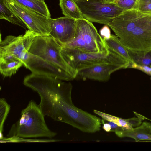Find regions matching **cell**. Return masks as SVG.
Returning <instances> with one entry per match:
<instances>
[{
  "label": "cell",
  "mask_w": 151,
  "mask_h": 151,
  "mask_svg": "<svg viewBox=\"0 0 151 151\" xmlns=\"http://www.w3.org/2000/svg\"><path fill=\"white\" fill-rule=\"evenodd\" d=\"M132 9L142 11L151 12V0H136Z\"/></svg>",
  "instance_id": "cell-20"
},
{
  "label": "cell",
  "mask_w": 151,
  "mask_h": 151,
  "mask_svg": "<svg viewBox=\"0 0 151 151\" xmlns=\"http://www.w3.org/2000/svg\"><path fill=\"white\" fill-rule=\"evenodd\" d=\"M83 18L107 25L124 10L113 3L103 0H75Z\"/></svg>",
  "instance_id": "cell-6"
},
{
  "label": "cell",
  "mask_w": 151,
  "mask_h": 151,
  "mask_svg": "<svg viewBox=\"0 0 151 151\" xmlns=\"http://www.w3.org/2000/svg\"><path fill=\"white\" fill-rule=\"evenodd\" d=\"M126 68L124 65L115 63L99 64L78 71L77 77H80L84 80L88 79L106 81L109 80L113 73Z\"/></svg>",
  "instance_id": "cell-10"
},
{
  "label": "cell",
  "mask_w": 151,
  "mask_h": 151,
  "mask_svg": "<svg viewBox=\"0 0 151 151\" xmlns=\"http://www.w3.org/2000/svg\"><path fill=\"white\" fill-rule=\"evenodd\" d=\"M129 50H151V12L124 11L107 24Z\"/></svg>",
  "instance_id": "cell-2"
},
{
  "label": "cell",
  "mask_w": 151,
  "mask_h": 151,
  "mask_svg": "<svg viewBox=\"0 0 151 151\" xmlns=\"http://www.w3.org/2000/svg\"><path fill=\"white\" fill-rule=\"evenodd\" d=\"M43 0V1H44V0Z\"/></svg>",
  "instance_id": "cell-26"
},
{
  "label": "cell",
  "mask_w": 151,
  "mask_h": 151,
  "mask_svg": "<svg viewBox=\"0 0 151 151\" xmlns=\"http://www.w3.org/2000/svg\"><path fill=\"white\" fill-rule=\"evenodd\" d=\"M100 33L101 36L104 39L109 38L111 35L110 29L106 25L100 29Z\"/></svg>",
  "instance_id": "cell-23"
},
{
  "label": "cell",
  "mask_w": 151,
  "mask_h": 151,
  "mask_svg": "<svg viewBox=\"0 0 151 151\" xmlns=\"http://www.w3.org/2000/svg\"><path fill=\"white\" fill-rule=\"evenodd\" d=\"M135 1L136 0H118L112 3L124 10L126 11L132 9Z\"/></svg>",
  "instance_id": "cell-21"
},
{
  "label": "cell",
  "mask_w": 151,
  "mask_h": 151,
  "mask_svg": "<svg viewBox=\"0 0 151 151\" xmlns=\"http://www.w3.org/2000/svg\"><path fill=\"white\" fill-rule=\"evenodd\" d=\"M23 63L20 61L0 58V72L4 77H11L15 74Z\"/></svg>",
  "instance_id": "cell-15"
},
{
  "label": "cell",
  "mask_w": 151,
  "mask_h": 151,
  "mask_svg": "<svg viewBox=\"0 0 151 151\" xmlns=\"http://www.w3.org/2000/svg\"><path fill=\"white\" fill-rule=\"evenodd\" d=\"M10 109V106L6 99H0V133H3L4 123Z\"/></svg>",
  "instance_id": "cell-19"
},
{
  "label": "cell",
  "mask_w": 151,
  "mask_h": 151,
  "mask_svg": "<svg viewBox=\"0 0 151 151\" xmlns=\"http://www.w3.org/2000/svg\"><path fill=\"white\" fill-rule=\"evenodd\" d=\"M93 112L102 119L116 123L122 127L124 130H130L133 127H138L142 124V121L147 119L144 116L135 112L134 113L137 115V117L125 119L96 110H94Z\"/></svg>",
  "instance_id": "cell-12"
},
{
  "label": "cell",
  "mask_w": 151,
  "mask_h": 151,
  "mask_svg": "<svg viewBox=\"0 0 151 151\" xmlns=\"http://www.w3.org/2000/svg\"><path fill=\"white\" fill-rule=\"evenodd\" d=\"M7 6L26 24L28 29L40 35H50L49 18L20 4L14 0H5Z\"/></svg>",
  "instance_id": "cell-8"
},
{
  "label": "cell",
  "mask_w": 151,
  "mask_h": 151,
  "mask_svg": "<svg viewBox=\"0 0 151 151\" xmlns=\"http://www.w3.org/2000/svg\"><path fill=\"white\" fill-rule=\"evenodd\" d=\"M52 36L61 46L72 41L74 38L76 20L70 17H63L49 19Z\"/></svg>",
  "instance_id": "cell-9"
},
{
  "label": "cell",
  "mask_w": 151,
  "mask_h": 151,
  "mask_svg": "<svg viewBox=\"0 0 151 151\" xmlns=\"http://www.w3.org/2000/svg\"><path fill=\"white\" fill-rule=\"evenodd\" d=\"M104 1L106 2H108L110 3H112L114 1L118 0H103Z\"/></svg>",
  "instance_id": "cell-25"
},
{
  "label": "cell",
  "mask_w": 151,
  "mask_h": 151,
  "mask_svg": "<svg viewBox=\"0 0 151 151\" xmlns=\"http://www.w3.org/2000/svg\"><path fill=\"white\" fill-rule=\"evenodd\" d=\"M108 47L107 50L102 52L90 53L61 46V53L67 63L78 72L95 65L105 63L119 64L129 68L130 63L128 61Z\"/></svg>",
  "instance_id": "cell-4"
},
{
  "label": "cell",
  "mask_w": 151,
  "mask_h": 151,
  "mask_svg": "<svg viewBox=\"0 0 151 151\" xmlns=\"http://www.w3.org/2000/svg\"><path fill=\"white\" fill-rule=\"evenodd\" d=\"M115 133L119 137L132 138L136 142L142 140L151 142V123L144 121L139 126L130 130H122L116 131Z\"/></svg>",
  "instance_id": "cell-11"
},
{
  "label": "cell",
  "mask_w": 151,
  "mask_h": 151,
  "mask_svg": "<svg viewBox=\"0 0 151 151\" xmlns=\"http://www.w3.org/2000/svg\"><path fill=\"white\" fill-rule=\"evenodd\" d=\"M128 51L134 63L139 65L147 66L151 68V50L142 52L129 50Z\"/></svg>",
  "instance_id": "cell-18"
},
{
  "label": "cell",
  "mask_w": 151,
  "mask_h": 151,
  "mask_svg": "<svg viewBox=\"0 0 151 151\" xmlns=\"http://www.w3.org/2000/svg\"><path fill=\"white\" fill-rule=\"evenodd\" d=\"M61 46L50 35L37 34L28 50L24 66L31 73L48 75L70 81L78 72L66 62L61 53Z\"/></svg>",
  "instance_id": "cell-1"
},
{
  "label": "cell",
  "mask_w": 151,
  "mask_h": 151,
  "mask_svg": "<svg viewBox=\"0 0 151 151\" xmlns=\"http://www.w3.org/2000/svg\"><path fill=\"white\" fill-rule=\"evenodd\" d=\"M38 13L48 18L51 15L44 1L41 0H14Z\"/></svg>",
  "instance_id": "cell-17"
},
{
  "label": "cell",
  "mask_w": 151,
  "mask_h": 151,
  "mask_svg": "<svg viewBox=\"0 0 151 151\" xmlns=\"http://www.w3.org/2000/svg\"><path fill=\"white\" fill-rule=\"evenodd\" d=\"M63 14L76 20L83 18L75 0H59Z\"/></svg>",
  "instance_id": "cell-14"
},
{
  "label": "cell",
  "mask_w": 151,
  "mask_h": 151,
  "mask_svg": "<svg viewBox=\"0 0 151 151\" xmlns=\"http://www.w3.org/2000/svg\"><path fill=\"white\" fill-rule=\"evenodd\" d=\"M37 34L28 29L24 35H9L0 43V58L21 61L24 65L28 56V50Z\"/></svg>",
  "instance_id": "cell-7"
},
{
  "label": "cell",
  "mask_w": 151,
  "mask_h": 151,
  "mask_svg": "<svg viewBox=\"0 0 151 151\" xmlns=\"http://www.w3.org/2000/svg\"><path fill=\"white\" fill-rule=\"evenodd\" d=\"M129 68H132L139 70L151 76V68L149 67L138 65L134 63L130 65Z\"/></svg>",
  "instance_id": "cell-22"
},
{
  "label": "cell",
  "mask_w": 151,
  "mask_h": 151,
  "mask_svg": "<svg viewBox=\"0 0 151 151\" xmlns=\"http://www.w3.org/2000/svg\"><path fill=\"white\" fill-rule=\"evenodd\" d=\"M0 19L6 20L23 28H27L23 21L6 5L5 0H0Z\"/></svg>",
  "instance_id": "cell-16"
},
{
  "label": "cell",
  "mask_w": 151,
  "mask_h": 151,
  "mask_svg": "<svg viewBox=\"0 0 151 151\" xmlns=\"http://www.w3.org/2000/svg\"><path fill=\"white\" fill-rule=\"evenodd\" d=\"M45 116L38 105L31 100L22 111L19 120L12 125L7 137L25 139L54 137L57 134L49 128Z\"/></svg>",
  "instance_id": "cell-3"
},
{
  "label": "cell",
  "mask_w": 151,
  "mask_h": 151,
  "mask_svg": "<svg viewBox=\"0 0 151 151\" xmlns=\"http://www.w3.org/2000/svg\"><path fill=\"white\" fill-rule=\"evenodd\" d=\"M62 46L90 53L101 52L108 49L103 39L92 22L84 18L76 20L73 40Z\"/></svg>",
  "instance_id": "cell-5"
},
{
  "label": "cell",
  "mask_w": 151,
  "mask_h": 151,
  "mask_svg": "<svg viewBox=\"0 0 151 151\" xmlns=\"http://www.w3.org/2000/svg\"><path fill=\"white\" fill-rule=\"evenodd\" d=\"M103 40L108 47L114 50L128 61L130 65L134 63L130 56L128 50L116 35L111 34L109 38Z\"/></svg>",
  "instance_id": "cell-13"
},
{
  "label": "cell",
  "mask_w": 151,
  "mask_h": 151,
  "mask_svg": "<svg viewBox=\"0 0 151 151\" xmlns=\"http://www.w3.org/2000/svg\"><path fill=\"white\" fill-rule=\"evenodd\" d=\"M101 122L102 124H103V129L106 132H111V126L107 122L106 120L102 119L101 120Z\"/></svg>",
  "instance_id": "cell-24"
}]
</instances>
